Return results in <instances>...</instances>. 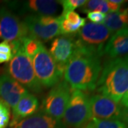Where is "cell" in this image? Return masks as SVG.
<instances>
[{
  "instance_id": "6da1fadb",
  "label": "cell",
  "mask_w": 128,
  "mask_h": 128,
  "mask_svg": "<svg viewBox=\"0 0 128 128\" xmlns=\"http://www.w3.org/2000/svg\"><path fill=\"white\" fill-rule=\"evenodd\" d=\"M100 58L95 51L77 44L76 51L65 69L64 80L72 89L94 90L102 70Z\"/></svg>"
},
{
  "instance_id": "7a4b0ae2",
  "label": "cell",
  "mask_w": 128,
  "mask_h": 128,
  "mask_svg": "<svg viewBox=\"0 0 128 128\" xmlns=\"http://www.w3.org/2000/svg\"><path fill=\"white\" fill-rule=\"evenodd\" d=\"M96 89L98 93L117 102H120L128 90V55L105 62Z\"/></svg>"
},
{
  "instance_id": "3957f363",
  "label": "cell",
  "mask_w": 128,
  "mask_h": 128,
  "mask_svg": "<svg viewBox=\"0 0 128 128\" xmlns=\"http://www.w3.org/2000/svg\"><path fill=\"white\" fill-rule=\"evenodd\" d=\"M14 56L6 66V73L28 90L40 93L43 88L37 80L33 67L32 58L24 52L21 40L9 42Z\"/></svg>"
},
{
  "instance_id": "277c9868",
  "label": "cell",
  "mask_w": 128,
  "mask_h": 128,
  "mask_svg": "<svg viewBox=\"0 0 128 128\" xmlns=\"http://www.w3.org/2000/svg\"><path fill=\"white\" fill-rule=\"evenodd\" d=\"M91 118L88 95L82 90L71 89L62 122L67 128H84Z\"/></svg>"
},
{
  "instance_id": "5b68a950",
  "label": "cell",
  "mask_w": 128,
  "mask_h": 128,
  "mask_svg": "<svg viewBox=\"0 0 128 128\" xmlns=\"http://www.w3.org/2000/svg\"><path fill=\"white\" fill-rule=\"evenodd\" d=\"M33 67L37 80L43 88H52L63 78L49 51L43 44L32 58Z\"/></svg>"
},
{
  "instance_id": "8992f818",
  "label": "cell",
  "mask_w": 128,
  "mask_h": 128,
  "mask_svg": "<svg viewBox=\"0 0 128 128\" xmlns=\"http://www.w3.org/2000/svg\"><path fill=\"white\" fill-rule=\"evenodd\" d=\"M63 18L46 15H27L23 22L28 36L41 42H47L60 35V24Z\"/></svg>"
},
{
  "instance_id": "52a82bcc",
  "label": "cell",
  "mask_w": 128,
  "mask_h": 128,
  "mask_svg": "<svg viewBox=\"0 0 128 128\" xmlns=\"http://www.w3.org/2000/svg\"><path fill=\"white\" fill-rule=\"evenodd\" d=\"M71 88L65 80L51 88L43 99L41 112L57 120H61L68 104Z\"/></svg>"
},
{
  "instance_id": "ba28073f",
  "label": "cell",
  "mask_w": 128,
  "mask_h": 128,
  "mask_svg": "<svg viewBox=\"0 0 128 128\" xmlns=\"http://www.w3.org/2000/svg\"><path fill=\"white\" fill-rule=\"evenodd\" d=\"M112 34L104 24L88 22L79 30L76 37L78 46L93 50L102 56L104 47Z\"/></svg>"
},
{
  "instance_id": "9c48e42d",
  "label": "cell",
  "mask_w": 128,
  "mask_h": 128,
  "mask_svg": "<svg viewBox=\"0 0 128 128\" xmlns=\"http://www.w3.org/2000/svg\"><path fill=\"white\" fill-rule=\"evenodd\" d=\"M28 36L23 21L5 6L0 7V38L8 42L22 40Z\"/></svg>"
},
{
  "instance_id": "30bf717a",
  "label": "cell",
  "mask_w": 128,
  "mask_h": 128,
  "mask_svg": "<svg viewBox=\"0 0 128 128\" xmlns=\"http://www.w3.org/2000/svg\"><path fill=\"white\" fill-rule=\"evenodd\" d=\"M77 49L75 35H62L56 37L51 42L49 53L54 58L60 73L64 76L65 69Z\"/></svg>"
},
{
  "instance_id": "8fae6325",
  "label": "cell",
  "mask_w": 128,
  "mask_h": 128,
  "mask_svg": "<svg viewBox=\"0 0 128 128\" xmlns=\"http://www.w3.org/2000/svg\"><path fill=\"white\" fill-rule=\"evenodd\" d=\"M92 118L100 120H120L122 106L106 96L96 93L89 97Z\"/></svg>"
},
{
  "instance_id": "7c38bea8",
  "label": "cell",
  "mask_w": 128,
  "mask_h": 128,
  "mask_svg": "<svg viewBox=\"0 0 128 128\" xmlns=\"http://www.w3.org/2000/svg\"><path fill=\"white\" fill-rule=\"evenodd\" d=\"M9 8L21 14L54 16L60 9L59 1L52 0H28L14 1L8 3Z\"/></svg>"
},
{
  "instance_id": "4fadbf2b",
  "label": "cell",
  "mask_w": 128,
  "mask_h": 128,
  "mask_svg": "<svg viewBox=\"0 0 128 128\" xmlns=\"http://www.w3.org/2000/svg\"><path fill=\"white\" fill-rule=\"evenodd\" d=\"M28 90L6 73L0 74V100L12 109Z\"/></svg>"
},
{
  "instance_id": "5bb4252c",
  "label": "cell",
  "mask_w": 128,
  "mask_h": 128,
  "mask_svg": "<svg viewBox=\"0 0 128 128\" xmlns=\"http://www.w3.org/2000/svg\"><path fill=\"white\" fill-rule=\"evenodd\" d=\"M9 128H67L61 120L38 112L27 118L11 122Z\"/></svg>"
},
{
  "instance_id": "9a60e30c",
  "label": "cell",
  "mask_w": 128,
  "mask_h": 128,
  "mask_svg": "<svg viewBox=\"0 0 128 128\" xmlns=\"http://www.w3.org/2000/svg\"><path fill=\"white\" fill-rule=\"evenodd\" d=\"M103 55L110 58L128 55V26L112 34L104 47Z\"/></svg>"
},
{
  "instance_id": "2e32d148",
  "label": "cell",
  "mask_w": 128,
  "mask_h": 128,
  "mask_svg": "<svg viewBox=\"0 0 128 128\" xmlns=\"http://www.w3.org/2000/svg\"><path fill=\"white\" fill-rule=\"evenodd\" d=\"M39 108V102L36 96L28 93L18 101L12 109V120L15 122L36 114Z\"/></svg>"
},
{
  "instance_id": "e0dca14e",
  "label": "cell",
  "mask_w": 128,
  "mask_h": 128,
  "mask_svg": "<svg viewBox=\"0 0 128 128\" xmlns=\"http://www.w3.org/2000/svg\"><path fill=\"white\" fill-rule=\"evenodd\" d=\"M121 5L114 4L111 0H90L80 7L79 9L83 13L88 14L91 12H100L102 14L112 13L119 11Z\"/></svg>"
},
{
  "instance_id": "ac0fdd59",
  "label": "cell",
  "mask_w": 128,
  "mask_h": 128,
  "mask_svg": "<svg viewBox=\"0 0 128 128\" xmlns=\"http://www.w3.org/2000/svg\"><path fill=\"white\" fill-rule=\"evenodd\" d=\"M102 24L112 34L128 26V8L107 14Z\"/></svg>"
},
{
  "instance_id": "d6986e66",
  "label": "cell",
  "mask_w": 128,
  "mask_h": 128,
  "mask_svg": "<svg viewBox=\"0 0 128 128\" xmlns=\"http://www.w3.org/2000/svg\"><path fill=\"white\" fill-rule=\"evenodd\" d=\"M84 128H127V127L119 120L91 118Z\"/></svg>"
},
{
  "instance_id": "ffe728a7",
  "label": "cell",
  "mask_w": 128,
  "mask_h": 128,
  "mask_svg": "<svg viewBox=\"0 0 128 128\" xmlns=\"http://www.w3.org/2000/svg\"><path fill=\"white\" fill-rule=\"evenodd\" d=\"M21 41L24 52L31 58L36 54L43 45L42 42L30 36L24 37Z\"/></svg>"
},
{
  "instance_id": "44dd1931",
  "label": "cell",
  "mask_w": 128,
  "mask_h": 128,
  "mask_svg": "<svg viewBox=\"0 0 128 128\" xmlns=\"http://www.w3.org/2000/svg\"><path fill=\"white\" fill-rule=\"evenodd\" d=\"M86 0H61L59 1L60 4L62 6L63 12L60 16H64L65 14L70 12H74V10L81 7L86 4Z\"/></svg>"
},
{
  "instance_id": "7402d4cb",
  "label": "cell",
  "mask_w": 128,
  "mask_h": 128,
  "mask_svg": "<svg viewBox=\"0 0 128 128\" xmlns=\"http://www.w3.org/2000/svg\"><path fill=\"white\" fill-rule=\"evenodd\" d=\"M10 118L9 107L0 100V128H6L9 124Z\"/></svg>"
},
{
  "instance_id": "603a6c76",
  "label": "cell",
  "mask_w": 128,
  "mask_h": 128,
  "mask_svg": "<svg viewBox=\"0 0 128 128\" xmlns=\"http://www.w3.org/2000/svg\"><path fill=\"white\" fill-rule=\"evenodd\" d=\"M64 19H66L69 23L72 24H78L80 23H86V20L85 18L81 17L78 13L75 12H70L65 14L64 16H60Z\"/></svg>"
},
{
  "instance_id": "cb8c5ba5",
  "label": "cell",
  "mask_w": 128,
  "mask_h": 128,
  "mask_svg": "<svg viewBox=\"0 0 128 128\" xmlns=\"http://www.w3.org/2000/svg\"><path fill=\"white\" fill-rule=\"evenodd\" d=\"M106 14H102L100 12H91L87 14V18L90 22L94 24H102L105 21Z\"/></svg>"
},
{
  "instance_id": "d4e9b609",
  "label": "cell",
  "mask_w": 128,
  "mask_h": 128,
  "mask_svg": "<svg viewBox=\"0 0 128 128\" xmlns=\"http://www.w3.org/2000/svg\"><path fill=\"white\" fill-rule=\"evenodd\" d=\"M0 52L4 53V54H13L11 44L6 41L1 42L0 43Z\"/></svg>"
},
{
  "instance_id": "484cf974",
  "label": "cell",
  "mask_w": 128,
  "mask_h": 128,
  "mask_svg": "<svg viewBox=\"0 0 128 128\" xmlns=\"http://www.w3.org/2000/svg\"><path fill=\"white\" fill-rule=\"evenodd\" d=\"M120 120L128 128V108H122Z\"/></svg>"
},
{
  "instance_id": "4316f807",
  "label": "cell",
  "mask_w": 128,
  "mask_h": 128,
  "mask_svg": "<svg viewBox=\"0 0 128 128\" xmlns=\"http://www.w3.org/2000/svg\"><path fill=\"white\" fill-rule=\"evenodd\" d=\"M14 54H7L0 52V64L7 63L12 59Z\"/></svg>"
},
{
  "instance_id": "83f0119b",
  "label": "cell",
  "mask_w": 128,
  "mask_h": 128,
  "mask_svg": "<svg viewBox=\"0 0 128 128\" xmlns=\"http://www.w3.org/2000/svg\"><path fill=\"white\" fill-rule=\"evenodd\" d=\"M120 103L122 106V108H128V90L122 98Z\"/></svg>"
}]
</instances>
